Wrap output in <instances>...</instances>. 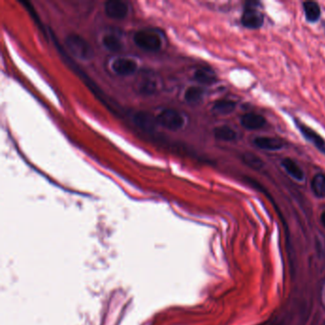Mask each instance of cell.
Masks as SVG:
<instances>
[{
	"label": "cell",
	"instance_id": "9c48e42d",
	"mask_svg": "<svg viewBox=\"0 0 325 325\" xmlns=\"http://www.w3.org/2000/svg\"><path fill=\"white\" fill-rule=\"evenodd\" d=\"M134 123L141 129L147 133H153L156 130L157 125L159 124L157 121V118H154L149 113L146 112H137L133 116Z\"/></svg>",
	"mask_w": 325,
	"mask_h": 325
},
{
	"label": "cell",
	"instance_id": "44dd1931",
	"mask_svg": "<svg viewBox=\"0 0 325 325\" xmlns=\"http://www.w3.org/2000/svg\"><path fill=\"white\" fill-rule=\"evenodd\" d=\"M322 223H323V225L325 227V211L323 213V215H322Z\"/></svg>",
	"mask_w": 325,
	"mask_h": 325
},
{
	"label": "cell",
	"instance_id": "52a82bcc",
	"mask_svg": "<svg viewBox=\"0 0 325 325\" xmlns=\"http://www.w3.org/2000/svg\"><path fill=\"white\" fill-rule=\"evenodd\" d=\"M112 70L118 76H128L135 74L138 70L137 62L129 57H117L112 62Z\"/></svg>",
	"mask_w": 325,
	"mask_h": 325
},
{
	"label": "cell",
	"instance_id": "9a60e30c",
	"mask_svg": "<svg viewBox=\"0 0 325 325\" xmlns=\"http://www.w3.org/2000/svg\"><path fill=\"white\" fill-rule=\"evenodd\" d=\"M237 107V103L230 99H219L217 100L213 107L212 112L219 115V116H227L235 111Z\"/></svg>",
	"mask_w": 325,
	"mask_h": 325
},
{
	"label": "cell",
	"instance_id": "d6986e66",
	"mask_svg": "<svg viewBox=\"0 0 325 325\" xmlns=\"http://www.w3.org/2000/svg\"><path fill=\"white\" fill-rule=\"evenodd\" d=\"M204 96V89L199 86L188 87L184 92L185 101L188 103H198Z\"/></svg>",
	"mask_w": 325,
	"mask_h": 325
},
{
	"label": "cell",
	"instance_id": "2e32d148",
	"mask_svg": "<svg viewBox=\"0 0 325 325\" xmlns=\"http://www.w3.org/2000/svg\"><path fill=\"white\" fill-rule=\"evenodd\" d=\"M214 137L217 141H234L238 140V133L230 126L221 125L214 129Z\"/></svg>",
	"mask_w": 325,
	"mask_h": 325
},
{
	"label": "cell",
	"instance_id": "ffe728a7",
	"mask_svg": "<svg viewBox=\"0 0 325 325\" xmlns=\"http://www.w3.org/2000/svg\"><path fill=\"white\" fill-rule=\"evenodd\" d=\"M242 162L245 163L248 167L254 170H260L263 167V162L259 156L247 152L242 155Z\"/></svg>",
	"mask_w": 325,
	"mask_h": 325
},
{
	"label": "cell",
	"instance_id": "6da1fadb",
	"mask_svg": "<svg viewBox=\"0 0 325 325\" xmlns=\"http://www.w3.org/2000/svg\"><path fill=\"white\" fill-rule=\"evenodd\" d=\"M65 45L71 54L81 60H90L94 56L92 46L78 33H69L66 36Z\"/></svg>",
	"mask_w": 325,
	"mask_h": 325
},
{
	"label": "cell",
	"instance_id": "8992f818",
	"mask_svg": "<svg viewBox=\"0 0 325 325\" xmlns=\"http://www.w3.org/2000/svg\"><path fill=\"white\" fill-rule=\"evenodd\" d=\"M136 87L141 95L152 96L160 88V79L153 74H144L137 80Z\"/></svg>",
	"mask_w": 325,
	"mask_h": 325
},
{
	"label": "cell",
	"instance_id": "7a4b0ae2",
	"mask_svg": "<svg viewBox=\"0 0 325 325\" xmlns=\"http://www.w3.org/2000/svg\"><path fill=\"white\" fill-rule=\"evenodd\" d=\"M134 42L144 51L157 52L161 50L162 41L160 34L151 30H140L134 34Z\"/></svg>",
	"mask_w": 325,
	"mask_h": 325
},
{
	"label": "cell",
	"instance_id": "4fadbf2b",
	"mask_svg": "<svg viewBox=\"0 0 325 325\" xmlns=\"http://www.w3.org/2000/svg\"><path fill=\"white\" fill-rule=\"evenodd\" d=\"M193 78L199 84L212 85L217 81V75L212 69L199 68L195 70Z\"/></svg>",
	"mask_w": 325,
	"mask_h": 325
},
{
	"label": "cell",
	"instance_id": "277c9868",
	"mask_svg": "<svg viewBox=\"0 0 325 325\" xmlns=\"http://www.w3.org/2000/svg\"><path fill=\"white\" fill-rule=\"evenodd\" d=\"M256 5H257L256 2L253 7L251 6L250 2L247 3V6L243 11L240 19L242 26L250 30L260 29L264 24V15L261 11L258 10Z\"/></svg>",
	"mask_w": 325,
	"mask_h": 325
},
{
	"label": "cell",
	"instance_id": "30bf717a",
	"mask_svg": "<svg viewBox=\"0 0 325 325\" xmlns=\"http://www.w3.org/2000/svg\"><path fill=\"white\" fill-rule=\"evenodd\" d=\"M240 124L247 130H259L266 125V120L259 114L248 113L240 118Z\"/></svg>",
	"mask_w": 325,
	"mask_h": 325
},
{
	"label": "cell",
	"instance_id": "5bb4252c",
	"mask_svg": "<svg viewBox=\"0 0 325 325\" xmlns=\"http://www.w3.org/2000/svg\"><path fill=\"white\" fill-rule=\"evenodd\" d=\"M303 7L307 21L315 23L321 18L322 10L319 3L315 1H305L303 3Z\"/></svg>",
	"mask_w": 325,
	"mask_h": 325
},
{
	"label": "cell",
	"instance_id": "ac0fdd59",
	"mask_svg": "<svg viewBox=\"0 0 325 325\" xmlns=\"http://www.w3.org/2000/svg\"><path fill=\"white\" fill-rule=\"evenodd\" d=\"M102 43L107 50L113 53L120 52L123 48V44L121 42V40L116 34L113 33L105 34L102 38Z\"/></svg>",
	"mask_w": 325,
	"mask_h": 325
},
{
	"label": "cell",
	"instance_id": "5b68a950",
	"mask_svg": "<svg viewBox=\"0 0 325 325\" xmlns=\"http://www.w3.org/2000/svg\"><path fill=\"white\" fill-rule=\"evenodd\" d=\"M295 124L297 128L301 132V134L304 136V139L311 144H313L315 147L322 153L325 155V140L316 131L313 130L311 127L304 124V122L295 119Z\"/></svg>",
	"mask_w": 325,
	"mask_h": 325
},
{
	"label": "cell",
	"instance_id": "8fae6325",
	"mask_svg": "<svg viewBox=\"0 0 325 325\" xmlns=\"http://www.w3.org/2000/svg\"><path fill=\"white\" fill-rule=\"evenodd\" d=\"M253 144L265 151H279L284 147V142L281 139L270 137H258L253 141Z\"/></svg>",
	"mask_w": 325,
	"mask_h": 325
},
{
	"label": "cell",
	"instance_id": "3957f363",
	"mask_svg": "<svg viewBox=\"0 0 325 325\" xmlns=\"http://www.w3.org/2000/svg\"><path fill=\"white\" fill-rule=\"evenodd\" d=\"M156 118L159 125L168 130L177 131L184 126V117L174 109H163Z\"/></svg>",
	"mask_w": 325,
	"mask_h": 325
},
{
	"label": "cell",
	"instance_id": "ba28073f",
	"mask_svg": "<svg viewBox=\"0 0 325 325\" xmlns=\"http://www.w3.org/2000/svg\"><path fill=\"white\" fill-rule=\"evenodd\" d=\"M105 13L114 19H122L128 14V5L120 0H109L104 4Z\"/></svg>",
	"mask_w": 325,
	"mask_h": 325
},
{
	"label": "cell",
	"instance_id": "7c38bea8",
	"mask_svg": "<svg viewBox=\"0 0 325 325\" xmlns=\"http://www.w3.org/2000/svg\"><path fill=\"white\" fill-rule=\"evenodd\" d=\"M282 166L287 173L298 181H303L305 178V173L300 164L291 158H285L282 162Z\"/></svg>",
	"mask_w": 325,
	"mask_h": 325
},
{
	"label": "cell",
	"instance_id": "e0dca14e",
	"mask_svg": "<svg viewBox=\"0 0 325 325\" xmlns=\"http://www.w3.org/2000/svg\"><path fill=\"white\" fill-rule=\"evenodd\" d=\"M311 189L314 195L319 198L325 197V174L323 173L315 174L311 181Z\"/></svg>",
	"mask_w": 325,
	"mask_h": 325
}]
</instances>
